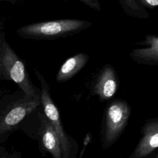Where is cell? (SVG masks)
I'll return each mask as SVG.
<instances>
[{
	"instance_id": "cell-11",
	"label": "cell",
	"mask_w": 158,
	"mask_h": 158,
	"mask_svg": "<svg viewBox=\"0 0 158 158\" xmlns=\"http://www.w3.org/2000/svg\"><path fill=\"white\" fill-rule=\"evenodd\" d=\"M139 1L143 6L148 8L158 7V0H139Z\"/></svg>"
},
{
	"instance_id": "cell-8",
	"label": "cell",
	"mask_w": 158,
	"mask_h": 158,
	"mask_svg": "<svg viewBox=\"0 0 158 158\" xmlns=\"http://www.w3.org/2000/svg\"><path fill=\"white\" fill-rule=\"evenodd\" d=\"M142 136L130 158H143L158 148V118L148 120L142 127Z\"/></svg>"
},
{
	"instance_id": "cell-9",
	"label": "cell",
	"mask_w": 158,
	"mask_h": 158,
	"mask_svg": "<svg viewBox=\"0 0 158 158\" xmlns=\"http://www.w3.org/2000/svg\"><path fill=\"white\" fill-rule=\"evenodd\" d=\"M145 48L133 49L130 54L131 59L138 64L158 65V35H148L141 43Z\"/></svg>"
},
{
	"instance_id": "cell-12",
	"label": "cell",
	"mask_w": 158,
	"mask_h": 158,
	"mask_svg": "<svg viewBox=\"0 0 158 158\" xmlns=\"http://www.w3.org/2000/svg\"><path fill=\"white\" fill-rule=\"evenodd\" d=\"M91 138H92V136H91V133H90V132H88V133L86 135V136H85V138H84V139H83V148H82L81 151L80 152V158L83 156V153H84V152H85V151L86 147V146L88 144V143L90 142V141H91Z\"/></svg>"
},
{
	"instance_id": "cell-10",
	"label": "cell",
	"mask_w": 158,
	"mask_h": 158,
	"mask_svg": "<svg viewBox=\"0 0 158 158\" xmlns=\"http://www.w3.org/2000/svg\"><path fill=\"white\" fill-rule=\"evenodd\" d=\"M89 56L85 52H79L68 58L59 68L56 80L57 83H63L70 80L77 75L87 64Z\"/></svg>"
},
{
	"instance_id": "cell-3",
	"label": "cell",
	"mask_w": 158,
	"mask_h": 158,
	"mask_svg": "<svg viewBox=\"0 0 158 158\" xmlns=\"http://www.w3.org/2000/svg\"><path fill=\"white\" fill-rule=\"evenodd\" d=\"M130 114L131 107L123 99H114L106 105L101 129L103 149H109L118 139L127 125Z\"/></svg>"
},
{
	"instance_id": "cell-1",
	"label": "cell",
	"mask_w": 158,
	"mask_h": 158,
	"mask_svg": "<svg viewBox=\"0 0 158 158\" xmlns=\"http://www.w3.org/2000/svg\"><path fill=\"white\" fill-rule=\"evenodd\" d=\"M91 22L78 19H61L24 25L17 30L20 37L35 40H53L73 35L91 27Z\"/></svg>"
},
{
	"instance_id": "cell-2",
	"label": "cell",
	"mask_w": 158,
	"mask_h": 158,
	"mask_svg": "<svg viewBox=\"0 0 158 158\" xmlns=\"http://www.w3.org/2000/svg\"><path fill=\"white\" fill-rule=\"evenodd\" d=\"M0 79L13 81L30 96L40 95L41 90L33 85L25 63L7 43L3 33L0 35Z\"/></svg>"
},
{
	"instance_id": "cell-6",
	"label": "cell",
	"mask_w": 158,
	"mask_h": 158,
	"mask_svg": "<svg viewBox=\"0 0 158 158\" xmlns=\"http://www.w3.org/2000/svg\"><path fill=\"white\" fill-rule=\"evenodd\" d=\"M119 86L116 70L110 64L104 65L96 75L90 89L92 96H98L102 102L112 99L117 93Z\"/></svg>"
},
{
	"instance_id": "cell-7",
	"label": "cell",
	"mask_w": 158,
	"mask_h": 158,
	"mask_svg": "<svg viewBox=\"0 0 158 158\" xmlns=\"http://www.w3.org/2000/svg\"><path fill=\"white\" fill-rule=\"evenodd\" d=\"M38 115L40 121L38 136L41 151L49 153L53 158H63L61 143L54 126L44 112H40Z\"/></svg>"
},
{
	"instance_id": "cell-4",
	"label": "cell",
	"mask_w": 158,
	"mask_h": 158,
	"mask_svg": "<svg viewBox=\"0 0 158 158\" xmlns=\"http://www.w3.org/2000/svg\"><path fill=\"white\" fill-rule=\"evenodd\" d=\"M41 104L40 95L30 96L23 93L22 96L12 100L0 111V143L5 142L17 130L20 123Z\"/></svg>"
},
{
	"instance_id": "cell-14",
	"label": "cell",
	"mask_w": 158,
	"mask_h": 158,
	"mask_svg": "<svg viewBox=\"0 0 158 158\" xmlns=\"http://www.w3.org/2000/svg\"><path fill=\"white\" fill-rule=\"evenodd\" d=\"M156 157H157V158H158V154L156 156Z\"/></svg>"
},
{
	"instance_id": "cell-13",
	"label": "cell",
	"mask_w": 158,
	"mask_h": 158,
	"mask_svg": "<svg viewBox=\"0 0 158 158\" xmlns=\"http://www.w3.org/2000/svg\"><path fill=\"white\" fill-rule=\"evenodd\" d=\"M88 6L94 8L98 10H100V6L98 0H80Z\"/></svg>"
},
{
	"instance_id": "cell-5",
	"label": "cell",
	"mask_w": 158,
	"mask_h": 158,
	"mask_svg": "<svg viewBox=\"0 0 158 158\" xmlns=\"http://www.w3.org/2000/svg\"><path fill=\"white\" fill-rule=\"evenodd\" d=\"M33 70L41 86L40 98L43 111L49 122L54 126L59 136L61 143L63 158L73 157L72 154H76L77 151V143H74L76 141L70 135H67L64 130L59 110L51 98L48 83L36 69H33Z\"/></svg>"
}]
</instances>
